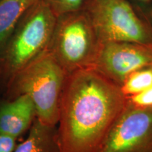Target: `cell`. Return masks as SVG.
I'll return each instance as SVG.
<instances>
[{"instance_id": "6da1fadb", "label": "cell", "mask_w": 152, "mask_h": 152, "mask_svg": "<svg viewBox=\"0 0 152 152\" xmlns=\"http://www.w3.org/2000/svg\"><path fill=\"white\" fill-rule=\"evenodd\" d=\"M126 104L120 87L93 68L68 74L56 125L60 152H100Z\"/></svg>"}, {"instance_id": "7a4b0ae2", "label": "cell", "mask_w": 152, "mask_h": 152, "mask_svg": "<svg viewBox=\"0 0 152 152\" xmlns=\"http://www.w3.org/2000/svg\"><path fill=\"white\" fill-rule=\"evenodd\" d=\"M56 18L43 0L25 13L0 54V94L18 72L48 50Z\"/></svg>"}, {"instance_id": "3957f363", "label": "cell", "mask_w": 152, "mask_h": 152, "mask_svg": "<svg viewBox=\"0 0 152 152\" xmlns=\"http://www.w3.org/2000/svg\"><path fill=\"white\" fill-rule=\"evenodd\" d=\"M67 75L48 49L11 79L1 97L11 99L28 95L35 106L37 118L45 124L56 126Z\"/></svg>"}, {"instance_id": "277c9868", "label": "cell", "mask_w": 152, "mask_h": 152, "mask_svg": "<svg viewBox=\"0 0 152 152\" xmlns=\"http://www.w3.org/2000/svg\"><path fill=\"white\" fill-rule=\"evenodd\" d=\"M100 42L83 9L58 16L49 50L67 74L92 68Z\"/></svg>"}, {"instance_id": "5b68a950", "label": "cell", "mask_w": 152, "mask_h": 152, "mask_svg": "<svg viewBox=\"0 0 152 152\" xmlns=\"http://www.w3.org/2000/svg\"><path fill=\"white\" fill-rule=\"evenodd\" d=\"M82 9L100 42H129L152 47L149 22L126 0H84Z\"/></svg>"}, {"instance_id": "8992f818", "label": "cell", "mask_w": 152, "mask_h": 152, "mask_svg": "<svg viewBox=\"0 0 152 152\" xmlns=\"http://www.w3.org/2000/svg\"><path fill=\"white\" fill-rule=\"evenodd\" d=\"M100 152H152V109L127 102Z\"/></svg>"}, {"instance_id": "52a82bcc", "label": "cell", "mask_w": 152, "mask_h": 152, "mask_svg": "<svg viewBox=\"0 0 152 152\" xmlns=\"http://www.w3.org/2000/svg\"><path fill=\"white\" fill-rule=\"evenodd\" d=\"M152 64V47L129 42H101L92 68L121 87L137 70Z\"/></svg>"}, {"instance_id": "ba28073f", "label": "cell", "mask_w": 152, "mask_h": 152, "mask_svg": "<svg viewBox=\"0 0 152 152\" xmlns=\"http://www.w3.org/2000/svg\"><path fill=\"white\" fill-rule=\"evenodd\" d=\"M37 118L35 106L28 95L8 99L0 97V133L18 139Z\"/></svg>"}, {"instance_id": "9c48e42d", "label": "cell", "mask_w": 152, "mask_h": 152, "mask_svg": "<svg viewBox=\"0 0 152 152\" xmlns=\"http://www.w3.org/2000/svg\"><path fill=\"white\" fill-rule=\"evenodd\" d=\"M14 152H60L56 126L36 118L29 129L28 137L17 144Z\"/></svg>"}, {"instance_id": "30bf717a", "label": "cell", "mask_w": 152, "mask_h": 152, "mask_svg": "<svg viewBox=\"0 0 152 152\" xmlns=\"http://www.w3.org/2000/svg\"><path fill=\"white\" fill-rule=\"evenodd\" d=\"M37 0H0V54L25 13Z\"/></svg>"}, {"instance_id": "8fae6325", "label": "cell", "mask_w": 152, "mask_h": 152, "mask_svg": "<svg viewBox=\"0 0 152 152\" xmlns=\"http://www.w3.org/2000/svg\"><path fill=\"white\" fill-rule=\"evenodd\" d=\"M152 87V64L137 70L120 87L125 97L143 92Z\"/></svg>"}, {"instance_id": "7c38bea8", "label": "cell", "mask_w": 152, "mask_h": 152, "mask_svg": "<svg viewBox=\"0 0 152 152\" xmlns=\"http://www.w3.org/2000/svg\"><path fill=\"white\" fill-rule=\"evenodd\" d=\"M49 6L56 16L78 10L83 7L84 0H43Z\"/></svg>"}, {"instance_id": "4fadbf2b", "label": "cell", "mask_w": 152, "mask_h": 152, "mask_svg": "<svg viewBox=\"0 0 152 152\" xmlns=\"http://www.w3.org/2000/svg\"><path fill=\"white\" fill-rule=\"evenodd\" d=\"M127 102L140 109H152V87L143 92L127 97Z\"/></svg>"}, {"instance_id": "5bb4252c", "label": "cell", "mask_w": 152, "mask_h": 152, "mask_svg": "<svg viewBox=\"0 0 152 152\" xmlns=\"http://www.w3.org/2000/svg\"><path fill=\"white\" fill-rule=\"evenodd\" d=\"M18 139L0 133V152H14Z\"/></svg>"}, {"instance_id": "9a60e30c", "label": "cell", "mask_w": 152, "mask_h": 152, "mask_svg": "<svg viewBox=\"0 0 152 152\" xmlns=\"http://www.w3.org/2000/svg\"><path fill=\"white\" fill-rule=\"evenodd\" d=\"M144 16L146 17V18H147L148 22H149V23L150 25V26H151V30H152V14H151V15H144Z\"/></svg>"}, {"instance_id": "2e32d148", "label": "cell", "mask_w": 152, "mask_h": 152, "mask_svg": "<svg viewBox=\"0 0 152 152\" xmlns=\"http://www.w3.org/2000/svg\"><path fill=\"white\" fill-rule=\"evenodd\" d=\"M139 1H144V2H147V1H151V0H139Z\"/></svg>"}]
</instances>
